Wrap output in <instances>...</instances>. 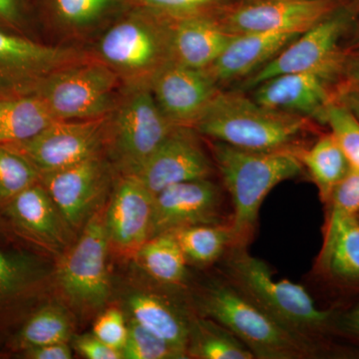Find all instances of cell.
Here are the masks:
<instances>
[{"label":"cell","instance_id":"obj_42","mask_svg":"<svg viewBox=\"0 0 359 359\" xmlns=\"http://www.w3.org/2000/svg\"><path fill=\"white\" fill-rule=\"evenodd\" d=\"M339 100L346 104L359 119V85L346 87L342 90Z\"/></svg>","mask_w":359,"mask_h":359},{"label":"cell","instance_id":"obj_7","mask_svg":"<svg viewBox=\"0 0 359 359\" xmlns=\"http://www.w3.org/2000/svg\"><path fill=\"white\" fill-rule=\"evenodd\" d=\"M80 231L76 242L60 256L56 280L70 304L82 313H92L105 306L110 295V245L104 211L98 210Z\"/></svg>","mask_w":359,"mask_h":359},{"label":"cell","instance_id":"obj_17","mask_svg":"<svg viewBox=\"0 0 359 359\" xmlns=\"http://www.w3.org/2000/svg\"><path fill=\"white\" fill-rule=\"evenodd\" d=\"M153 212L154 195L135 177L121 175L104 210L109 245L125 254H136L152 237Z\"/></svg>","mask_w":359,"mask_h":359},{"label":"cell","instance_id":"obj_31","mask_svg":"<svg viewBox=\"0 0 359 359\" xmlns=\"http://www.w3.org/2000/svg\"><path fill=\"white\" fill-rule=\"evenodd\" d=\"M318 119L328 125L351 167L359 170V119L353 111L339 99L330 100Z\"/></svg>","mask_w":359,"mask_h":359},{"label":"cell","instance_id":"obj_45","mask_svg":"<svg viewBox=\"0 0 359 359\" xmlns=\"http://www.w3.org/2000/svg\"><path fill=\"white\" fill-rule=\"evenodd\" d=\"M358 217H359V215H358Z\"/></svg>","mask_w":359,"mask_h":359},{"label":"cell","instance_id":"obj_38","mask_svg":"<svg viewBox=\"0 0 359 359\" xmlns=\"http://www.w3.org/2000/svg\"><path fill=\"white\" fill-rule=\"evenodd\" d=\"M75 349L88 359H122V351L104 344L95 334H83L75 337Z\"/></svg>","mask_w":359,"mask_h":359},{"label":"cell","instance_id":"obj_13","mask_svg":"<svg viewBox=\"0 0 359 359\" xmlns=\"http://www.w3.org/2000/svg\"><path fill=\"white\" fill-rule=\"evenodd\" d=\"M1 214L13 230L32 248L61 256L74 243L76 233L39 181L16 196Z\"/></svg>","mask_w":359,"mask_h":359},{"label":"cell","instance_id":"obj_12","mask_svg":"<svg viewBox=\"0 0 359 359\" xmlns=\"http://www.w3.org/2000/svg\"><path fill=\"white\" fill-rule=\"evenodd\" d=\"M51 273L46 259L29 248L0 247V330L20 325L34 311Z\"/></svg>","mask_w":359,"mask_h":359},{"label":"cell","instance_id":"obj_23","mask_svg":"<svg viewBox=\"0 0 359 359\" xmlns=\"http://www.w3.org/2000/svg\"><path fill=\"white\" fill-rule=\"evenodd\" d=\"M233 35L223 26L202 18H190L171 29L172 60L207 70L219 58Z\"/></svg>","mask_w":359,"mask_h":359},{"label":"cell","instance_id":"obj_27","mask_svg":"<svg viewBox=\"0 0 359 359\" xmlns=\"http://www.w3.org/2000/svg\"><path fill=\"white\" fill-rule=\"evenodd\" d=\"M302 167L308 170L325 204L334 187L344 178L351 165L332 133L320 137L311 148L295 151Z\"/></svg>","mask_w":359,"mask_h":359},{"label":"cell","instance_id":"obj_37","mask_svg":"<svg viewBox=\"0 0 359 359\" xmlns=\"http://www.w3.org/2000/svg\"><path fill=\"white\" fill-rule=\"evenodd\" d=\"M0 29L30 37L20 0H0Z\"/></svg>","mask_w":359,"mask_h":359},{"label":"cell","instance_id":"obj_3","mask_svg":"<svg viewBox=\"0 0 359 359\" xmlns=\"http://www.w3.org/2000/svg\"><path fill=\"white\" fill-rule=\"evenodd\" d=\"M226 273L240 294L292 334L316 341L334 323L332 311L318 308L302 285L276 280L268 264L245 245L231 247Z\"/></svg>","mask_w":359,"mask_h":359},{"label":"cell","instance_id":"obj_44","mask_svg":"<svg viewBox=\"0 0 359 359\" xmlns=\"http://www.w3.org/2000/svg\"><path fill=\"white\" fill-rule=\"evenodd\" d=\"M351 77L353 84L359 85V65L351 71Z\"/></svg>","mask_w":359,"mask_h":359},{"label":"cell","instance_id":"obj_35","mask_svg":"<svg viewBox=\"0 0 359 359\" xmlns=\"http://www.w3.org/2000/svg\"><path fill=\"white\" fill-rule=\"evenodd\" d=\"M110 0H55L56 8L60 18L72 26H87L95 22Z\"/></svg>","mask_w":359,"mask_h":359},{"label":"cell","instance_id":"obj_10","mask_svg":"<svg viewBox=\"0 0 359 359\" xmlns=\"http://www.w3.org/2000/svg\"><path fill=\"white\" fill-rule=\"evenodd\" d=\"M87 59L88 54L76 49L0 29V96L33 94L45 78Z\"/></svg>","mask_w":359,"mask_h":359},{"label":"cell","instance_id":"obj_30","mask_svg":"<svg viewBox=\"0 0 359 359\" xmlns=\"http://www.w3.org/2000/svg\"><path fill=\"white\" fill-rule=\"evenodd\" d=\"M188 355L200 359L256 358L233 332L205 316L192 320Z\"/></svg>","mask_w":359,"mask_h":359},{"label":"cell","instance_id":"obj_8","mask_svg":"<svg viewBox=\"0 0 359 359\" xmlns=\"http://www.w3.org/2000/svg\"><path fill=\"white\" fill-rule=\"evenodd\" d=\"M98 55L125 84L149 82L172 59L171 29L144 18H127L104 33Z\"/></svg>","mask_w":359,"mask_h":359},{"label":"cell","instance_id":"obj_22","mask_svg":"<svg viewBox=\"0 0 359 359\" xmlns=\"http://www.w3.org/2000/svg\"><path fill=\"white\" fill-rule=\"evenodd\" d=\"M302 33L252 32L233 35L207 71L215 81L254 74Z\"/></svg>","mask_w":359,"mask_h":359},{"label":"cell","instance_id":"obj_20","mask_svg":"<svg viewBox=\"0 0 359 359\" xmlns=\"http://www.w3.org/2000/svg\"><path fill=\"white\" fill-rule=\"evenodd\" d=\"M340 65L287 73L269 78L254 87L252 98L271 109L318 118L330 100L327 81Z\"/></svg>","mask_w":359,"mask_h":359},{"label":"cell","instance_id":"obj_43","mask_svg":"<svg viewBox=\"0 0 359 359\" xmlns=\"http://www.w3.org/2000/svg\"><path fill=\"white\" fill-rule=\"evenodd\" d=\"M342 325L351 334L359 337V304L344 316Z\"/></svg>","mask_w":359,"mask_h":359},{"label":"cell","instance_id":"obj_1","mask_svg":"<svg viewBox=\"0 0 359 359\" xmlns=\"http://www.w3.org/2000/svg\"><path fill=\"white\" fill-rule=\"evenodd\" d=\"M212 153L233 203L230 226L235 245H247L266 196L278 184L299 176L304 167L292 149L257 152L212 141Z\"/></svg>","mask_w":359,"mask_h":359},{"label":"cell","instance_id":"obj_34","mask_svg":"<svg viewBox=\"0 0 359 359\" xmlns=\"http://www.w3.org/2000/svg\"><path fill=\"white\" fill-rule=\"evenodd\" d=\"M327 212L359 215V170L351 167L325 201Z\"/></svg>","mask_w":359,"mask_h":359},{"label":"cell","instance_id":"obj_29","mask_svg":"<svg viewBox=\"0 0 359 359\" xmlns=\"http://www.w3.org/2000/svg\"><path fill=\"white\" fill-rule=\"evenodd\" d=\"M183 250L187 263L198 266L214 264L235 245L230 224H205L171 231Z\"/></svg>","mask_w":359,"mask_h":359},{"label":"cell","instance_id":"obj_33","mask_svg":"<svg viewBox=\"0 0 359 359\" xmlns=\"http://www.w3.org/2000/svg\"><path fill=\"white\" fill-rule=\"evenodd\" d=\"M125 359H183L185 349L175 346L139 325L133 318L128 323V337L122 349Z\"/></svg>","mask_w":359,"mask_h":359},{"label":"cell","instance_id":"obj_25","mask_svg":"<svg viewBox=\"0 0 359 359\" xmlns=\"http://www.w3.org/2000/svg\"><path fill=\"white\" fill-rule=\"evenodd\" d=\"M53 121L36 94L0 96V146L29 140Z\"/></svg>","mask_w":359,"mask_h":359},{"label":"cell","instance_id":"obj_4","mask_svg":"<svg viewBox=\"0 0 359 359\" xmlns=\"http://www.w3.org/2000/svg\"><path fill=\"white\" fill-rule=\"evenodd\" d=\"M200 309L233 332L261 359H299L318 353L314 340L292 334L245 299L231 283H215L203 292Z\"/></svg>","mask_w":359,"mask_h":359},{"label":"cell","instance_id":"obj_15","mask_svg":"<svg viewBox=\"0 0 359 359\" xmlns=\"http://www.w3.org/2000/svg\"><path fill=\"white\" fill-rule=\"evenodd\" d=\"M212 164L191 127L176 126L133 176L156 195L167 187L209 179Z\"/></svg>","mask_w":359,"mask_h":359},{"label":"cell","instance_id":"obj_26","mask_svg":"<svg viewBox=\"0 0 359 359\" xmlns=\"http://www.w3.org/2000/svg\"><path fill=\"white\" fill-rule=\"evenodd\" d=\"M72 335L69 314L58 304L34 309L7 340L6 346L14 355L46 344L68 342Z\"/></svg>","mask_w":359,"mask_h":359},{"label":"cell","instance_id":"obj_14","mask_svg":"<svg viewBox=\"0 0 359 359\" xmlns=\"http://www.w3.org/2000/svg\"><path fill=\"white\" fill-rule=\"evenodd\" d=\"M156 102L176 126L192 127L218 93L207 70L169 60L149 81Z\"/></svg>","mask_w":359,"mask_h":359},{"label":"cell","instance_id":"obj_36","mask_svg":"<svg viewBox=\"0 0 359 359\" xmlns=\"http://www.w3.org/2000/svg\"><path fill=\"white\" fill-rule=\"evenodd\" d=\"M93 334L104 344L122 351L128 337V323L119 309H107L97 318Z\"/></svg>","mask_w":359,"mask_h":359},{"label":"cell","instance_id":"obj_16","mask_svg":"<svg viewBox=\"0 0 359 359\" xmlns=\"http://www.w3.org/2000/svg\"><path fill=\"white\" fill-rule=\"evenodd\" d=\"M347 26L344 15L327 16L292 40L263 67L245 80V88H254L269 78L287 73L340 65L337 42Z\"/></svg>","mask_w":359,"mask_h":359},{"label":"cell","instance_id":"obj_39","mask_svg":"<svg viewBox=\"0 0 359 359\" xmlns=\"http://www.w3.org/2000/svg\"><path fill=\"white\" fill-rule=\"evenodd\" d=\"M25 359H71L73 358L68 342L46 344V346L33 347L18 354Z\"/></svg>","mask_w":359,"mask_h":359},{"label":"cell","instance_id":"obj_40","mask_svg":"<svg viewBox=\"0 0 359 359\" xmlns=\"http://www.w3.org/2000/svg\"><path fill=\"white\" fill-rule=\"evenodd\" d=\"M151 6L158 8L167 9V11H184V9L193 8L201 6L209 0H143Z\"/></svg>","mask_w":359,"mask_h":359},{"label":"cell","instance_id":"obj_6","mask_svg":"<svg viewBox=\"0 0 359 359\" xmlns=\"http://www.w3.org/2000/svg\"><path fill=\"white\" fill-rule=\"evenodd\" d=\"M120 77L98 58L68 66L45 78L34 93L55 120H89L109 115L118 100Z\"/></svg>","mask_w":359,"mask_h":359},{"label":"cell","instance_id":"obj_41","mask_svg":"<svg viewBox=\"0 0 359 359\" xmlns=\"http://www.w3.org/2000/svg\"><path fill=\"white\" fill-rule=\"evenodd\" d=\"M15 242L25 245L26 247H30L25 241L18 235L11 228V224L4 218V215L0 212V247H7V245H14L9 244H15Z\"/></svg>","mask_w":359,"mask_h":359},{"label":"cell","instance_id":"obj_24","mask_svg":"<svg viewBox=\"0 0 359 359\" xmlns=\"http://www.w3.org/2000/svg\"><path fill=\"white\" fill-rule=\"evenodd\" d=\"M128 311L139 325L188 353L192 320L161 295L136 292L130 295Z\"/></svg>","mask_w":359,"mask_h":359},{"label":"cell","instance_id":"obj_9","mask_svg":"<svg viewBox=\"0 0 359 359\" xmlns=\"http://www.w3.org/2000/svg\"><path fill=\"white\" fill-rule=\"evenodd\" d=\"M108 122L109 115L89 120H55L29 140L4 147L25 158L40 176L102 153Z\"/></svg>","mask_w":359,"mask_h":359},{"label":"cell","instance_id":"obj_2","mask_svg":"<svg viewBox=\"0 0 359 359\" xmlns=\"http://www.w3.org/2000/svg\"><path fill=\"white\" fill-rule=\"evenodd\" d=\"M308 125L306 116L266 107L243 92L218 91L192 128L233 147L271 152L292 149Z\"/></svg>","mask_w":359,"mask_h":359},{"label":"cell","instance_id":"obj_32","mask_svg":"<svg viewBox=\"0 0 359 359\" xmlns=\"http://www.w3.org/2000/svg\"><path fill=\"white\" fill-rule=\"evenodd\" d=\"M39 181V172L25 158L0 146V212L16 196Z\"/></svg>","mask_w":359,"mask_h":359},{"label":"cell","instance_id":"obj_19","mask_svg":"<svg viewBox=\"0 0 359 359\" xmlns=\"http://www.w3.org/2000/svg\"><path fill=\"white\" fill-rule=\"evenodd\" d=\"M332 9V0H271L238 9L223 27L233 35L302 33L330 16Z\"/></svg>","mask_w":359,"mask_h":359},{"label":"cell","instance_id":"obj_18","mask_svg":"<svg viewBox=\"0 0 359 359\" xmlns=\"http://www.w3.org/2000/svg\"><path fill=\"white\" fill-rule=\"evenodd\" d=\"M222 194L209 179L174 184L154 195L153 236L195 226L222 224Z\"/></svg>","mask_w":359,"mask_h":359},{"label":"cell","instance_id":"obj_5","mask_svg":"<svg viewBox=\"0 0 359 359\" xmlns=\"http://www.w3.org/2000/svg\"><path fill=\"white\" fill-rule=\"evenodd\" d=\"M176 127L156 102L149 82L125 84L109 114L105 146L121 175H134Z\"/></svg>","mask_w":359,"mask_h":359},{"label":"cell","instance_id":"obj_28","mask_svg":"<svg viewBox=\"0 0 359 359\" xmlns=\"http://www.w3.org/2000/svg\"><path fill=\"white\" fill-rule=\"evenodd\" d=\"M144 271L157 282L177 285L187 278L186 257L171 231L149 238L136 252Z\"/></svg>","mask_w":359,"mask_h":359},{"label":"cell","instance_id":"obj_21","mask_svg":"<svg viewBox=\"0 0 359 359\" xmlns=\"http://www.w3.org/2000/svg\"><path fill=\"white\" fill-rule=\"evenodd\" d=\"M316 268L335 285L359 289L358 216L327 212Z\"/></svg>","mask_w":359,"mask_h":359},{"label":"cell","instance_id":"obj_11","mask_svg":"<svg viewBox=\"0 0 359 359\" xmlns=\"http://www.w3.org/2000/svg\"><path fill=\"white\" fill-rule=\"evenodd\" d=\"M111 179L112 165L100 153L65 169L40 175L39 183L77 233L100 210Z\"/></svg>","mask_w":359,"mask_h":359}]
</instances>
